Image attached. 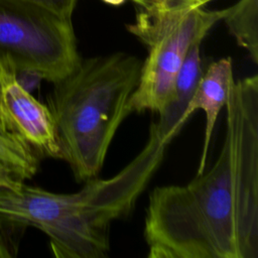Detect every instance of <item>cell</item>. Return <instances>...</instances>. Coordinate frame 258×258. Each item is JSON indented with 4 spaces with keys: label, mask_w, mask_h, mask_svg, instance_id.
Here are the masks:
<instances>
[{
    "label": "cell",
    "mask_w": 258,
    "mask_h": 258,
    "mask_svg": "<svg viewBox=\"0 0 258 258\" xmlns=\"http://www.w3.org/2000/svg\"><path fill=\"white\" fill-rule=\"evenodd\" d=\"M102 1L107 4H110V5L118 6V5H121L125 0H102Z\"/></svg>",
    "instance_id": "obj_14"
},
{
    "label": "cell",
    "mask_w": 258,
    "mask_h": 258,
    "mask_svg": "<svg viewBox=\"0 0 258 258\" xmlns=\"http://www.w3.org/2000/svg\"><path fill=\"white\" fill-rule=\"evenodd\" d=\"M47 8L66 18L72 19L78 0H25Z\"/></svg>",
    "instance_id": "obj_11"
},
{
    "label": "cell",
    "mask_w": 258,
    "mask_h": 258,
    "mask_svg": "<svg viewBox=\"0 0 258 258\" xmlns=\"http://www.w3.org/2000/svg\"><path fill=\"white\" fill-rule=\"evenodd\" d=\"M0 126L4 134L27 145L40 159H60L50 110L31 95L16 71L5 63H0Z\"/></svg>",
    "instance_id": "obj_6"
},
{
    "label": "cell",
    "mask_w": 258,
    "mask_h": 258,
    "mask_svg": "<svg viewBox=\"0 0 258 258\" xmlns=\"http://www.w3.org/2000/svg\"><path fill=\"white\" fill-rule=\"evenodd\" d=\"M25 229L0 221V258L15 257Z\"/></svg>",
    "instance_id": "obj_10"
},
{
    "label": "cell",
    "mask_w": 258,
    "mask_h": 258,
    "mask_svg": "<svg viewBox=\"0 0 258 258\" xmlns=\"http://www.w3.org/2000/svg\"><path fill=\"white\" fill-rule=\"evenodd\" d=\"M168 144L152 124L145 146L130 163L112 177L85 181L73 194L52 192L25 181L16 187L0 186V221L40 230L55 257H106L113 222L133 210Z\"/></svg>",
    "instance_id": "obj_2"
},
{
    "label": "cell",
    "mask_w": 258,
    "mask_h": 258,
    "mask_svg": "<svg viewBox=\"0 0 258 258\" xmlns=\"http://www.w3.org/2000/svg\"><path fill=\"white\" fill-rule=\"evenodd\" d=\"M40 158L21 141L0 133V165L22 180L31 179L39 169Z\"/></svg>",
    "instance_id": "obj_9"
},
{
    "label": "cell",
    "mask_w": 258,
    "mask_h": 258,
    "mask_svg": "<svg viewBox=\"0 0 258 258\" xmlns=\"http://www.w3.org/2000/svg\"><path fill=\"white\" fill-rule=\"evenodd\" d=\"M214 165L184 185L149 195V258L258 257V77L234 81Z\"/></svg>",
    "instance_id": "obj_1"
},
{
    "label": "cell",
    "mask_w": 258,
    "mask_h": 258,
    "mask_svg": "<svg viewBox=\"0 0 258 258\" xmlns=\"http://www.w3.org/2000/svg\"><path fill=\"white\" fill-rule=\"evenodd\" d=\"M141 67L135 55L118 51L81 58L69 75L52 83L47 107L60 159L70 165L77 181L100 173L116 131L130 114L128 102Z\"/></svg>",
    "instance_id": "obj_3"
},
{
    "label": "cell",
    "mask_w": 258,
    "mask_h": 258,
    "mask_svg": "<svg viewBox=\"0 0 258 258\" xmlns=\"http://www.w3.org/2000/svg\"><path fill=\"white\" fill-rule=\"evenodd\" d=\"M72 19L25 0H0V63L50 83L80 62Z\"/></svg>",
    "instance_id": "obj_5"
},
{
    "label": "cell",
    "mask_w": 258,
    "mask_h": 258,
    "mask_svg": "<svg viewBox=\"0 0 258 258\" xmlns=\"http://www.w3.org/2000/svg\"><path fill=\"white\" fill-rule=\"evenodd\" d=\"M0 133H2V134H4L3 132H2V129H1V126H0ZM6 135V134H5Z\"/></svg>",
    "instance_id": "obj_15"
},
{
    "label": "cell",
    "mask_w": 258,
    "mask_h": 258,
    "mask_svg": "<svg viewBox=\"0 0 258 258\" xmlns=\"http://www.w3.org/2000/svg\"><path fill=\"white\" fill-rule=\"evenodd\" d=\"M24 180L15 176L8 169L0 165V186L6 187H16L20 182Z\"/></svg>",
    "instance_id": "obj_12"
},
{
    "label": "cell",
    "mask_w": 258,
    "mask_h": 258,
    "mask_svg": "<svg viewBox=\"0 0 258 258\" xmlns=\"http://www.w3.org/2000/svg\"><path fill=\"white\" fill-rule=\"evenodd\" d=\"M222 20L252 61L258 63V0H238L224 9Z\"/></svg>",
    "instance_id": "obj_8"
},
{
    "label": "cell",
    "mask_w": 258,
    "mask_h": 258,
    "mask_svg": "<svg viewBox=\"0 0 258 258\" xmlns=\"http://www.w3.org/2000/svg\"><path fill=\"white\" fill-rule=\"evenodd\" d=\"M223 10H209L205 0H159L136 8L128 31L146 47L138 84L128 102L129 113H162L174 100L175 81L189 48L202 43Z\"/></svg>",
    "instance_id": "obj_4"
},
{
    "label": "cell",
    "mask_w": 258,
    "mask_h": 258,
    "mask_svg": "<svg viewBox=\"0 0 258 258\" xmlns=\"http://www.w3.org/2000/svg\"><path fill=\"white\" fill-rule=\"evenodd\" d=\"M234 81L231 57H223L212 62L207 71L203 72L182 113L180 119L182 126L198 110L204 111L206 116L204 145L197 174L202 173L206 168L214 127L221 110L227 103L229 92Z\"/></svg>",
    "instance_id": "obj_7"
},
{
    "label": "cell",
    "mask_w": 258,
    "mask_h": 258,
    "mask_svg": "<svg viewBox=\"0 0 258 258\" xmlns=\"http://www.w3.org/2000/svg\"><path fill=\"white\" fill-rule=\"evenodd\" d=\"M137 8H143V7H148L150 5H153L159 0H132Z\"/></svg>",
    "instance_id": "obj_13"
}]
</instances>
